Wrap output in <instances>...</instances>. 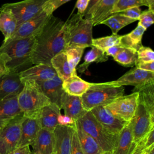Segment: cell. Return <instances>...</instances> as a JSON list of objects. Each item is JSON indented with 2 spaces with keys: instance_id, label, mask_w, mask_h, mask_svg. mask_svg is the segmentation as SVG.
Here are the masks:
<instances>
[{
  "instance_id": "cell-54",
  "label": "cell",
  "mask_w": 154,
  "mask_h": 154,
  "mask_svg": "<svg viewBox=\"0 0 154 154\" xmlns=\"http://www.w3.org/2000/svg\"><path fill=\"white\" fill-rule=\"evenodd\" d=\"M2 127H0V130L2 129Z\"/></svg>"
},
{
  "instance_id": "cell-4",
  "label": "cell",
  "mask_w": 154,
  "mask_h": 154,
  "mask_svg": "<svg viewBox=\"0 0 154 154\" xmlns=\"http://www.w3.org/2000/svg\"><path fill=\"white\" fill-rule=\"evenodd\" d=\"M123 86L113 85L111 81L102 83H91L87 91L81 96L84 108L89 111L93 108L105 106L116 99L123 96Z\"/></svg>"
},
{
  "instance_id": "cell-25",
  "label": "cell",
  "mask_w": 154,
  "mask_h": 154,
  "mask_svg": "<svg viewBox=\"0 0 154 154\" xmlns=\"http://www.w3.org/2000/svg\"><path fill=\"white\" fill-rule=\"evenodd\" d=\"M17 27V20L11 10L2 5L0 7V31L4 36L3 42L11 37Z\"/></svg>"
},
{
  "instance_id": "cell-52",
  "label": "cell",
  "mask_w": 154,
  "mask_h": 154,
  "mask_svg": "<svg viewBox=\"0 0 154 154\" xmlns=\"http://www.w3.org/2000/svg\"><path fill=\"white\" fill-rule=\"evenodd\" d=\"M103 154H113L112 152H103Z\"/></svg>"
},
{
  "instance_id": "cell-47",
  "label": "cell",
  "mask_w": 154,
  "mask_h": 154,
  "mask_svg": "<svg viewBox=\"0 0 154 154\" xmlns=\"http://www.w3.org/2000/svg\"><path fill=\"white\" fill-rule=\"evenodd\" d=\"M123 48H124L123 47L120 45H116V46H114L108 48L105 51V52L108 57L112 56V57H114L116 55H117Z\"/></svg>"
},
{
  "instance_id": "cell-20",
  "label": "cell",
  "mask_w": 154,
  "mask_h": 154,
  "mask_svg": "<svg viewBox=\"0 0 154 154\" xmlns=\"http://www.w3.org/2000/svg\"><path fill=\"white\" fill-rule=\"evenodd\" d=\"M37 82L51 102L57 105L61 108V98L64 92L63 81L56 75L51 79Z\"/></svg>"
},
{
  "instance_id": "cell-43",
  "label": "cell",
  "mask_w": 154,
  "mask_h": 154,
  "mask_svg": "<svg viewBox=\"0 0 154 154\" xmlns=\"http://www.w3.org/2000/svg\"><path fill=\"white\" fill-rule=\"evenodd\" d=\"M135 66V67L141 70L154 72V61L146 63L137 61Z\"/></svg>"
},
{
  "instance_id": "cell-15",
  "label": "cell",
  "mask_w": 154,
  "mask_h": 154,
  "mask_svg": "<svg viewBox=\"0 0 154 154\" xmlns=\"http://www.w3.org/2000/svg\"><path fill=\"white\" fill-rule=\"evenodd\" d=\"M40 129H42V126L40 111L30 116L24 117L21 126V135L17 147L31 145Z\"/></svg>"
},
{
  "instance_id": "cell-48",
  "label": "cell",
  "mask_w": 154,
  "mask_h": 154,
  "mask_svg": "<svg viewBox=\"0 0 154 154\" xmlns=\"http://www.w3.org/2000/svg\"><path fill=\"white\" fill-rule=\"evenodd\" d=\"M7 154H31L29 146L18 147Z\"/></svg>"
},
{
  "instance_id": "cell-16",
  "label": "cell",
  "mask_w": 154,
  "mask_h": 154,
  "mask_svg": "<svg viewBox=\"0 0 154 154\" xmlns=\"http://www.w3.org/2000/svg\"><path fill=\"white\" fill-rule=\"evenodd\" d=\"M75 127L65 126L60 125L56 126L53 131L54 154H70L72 136Z\"/></svg>"
},
{
  "instance_id": "cell-46",
  "label": "cell",
  "mask_w": 154,
  "mask_h": 154,
  "mask_svg": "<svg viewBox=\"0 0 154 154\" xmlns=\"http://www.w3.org/2000/svg\"><path fill=\"white\" fill-rule=\"evenodd\" d=\"M100 0H89V2H88V7L84 13V18H89L93 9L94 8V7H96V5L98 4V2L100 1Z\"/></svg>"
},
{
  "instance_id": "cell-55",
  "label": "cell",
  "mask_w": 154,
  "mask_h": 154,
  "mask_svg": "<svg viewBox=\"0 0 154 154\" xmlns=\"http://www.w3.org/2000/svg\"><path fill=\"white\" fill-rule=\"evenodd\" d=\"M53 154H54V153H53Z\"/></svg>"
},
{
  "instance_id": "cell-36",
  "label": "cell",
  "mask_w": 154,
  "mask_h": 154,
  "mask_svg": "<svg viewBox=\"0 0 154 154\" xmlns=\"http://www.w3.org/2000/svg\"><path fill=\"white\" fill-rule=\"evenodd\" d=\"M84 48L72 46L64 49V52L66 54L69 66L73 72H76V67L79 63L82 57Z\"/></svg>"
},
{
  "instance_id": "cell-14",
  "label": "cell",
  "mask_w": 154,
  "mask_h": 154,
  "mask_svg": "<svg viewBox=\"0 0 154 154\" xmlns=\"http://www.w3.org/2000/svg\"><path fill=\"white\" fill-rule=\"evenodd\" d=\"M23 87L19 73L9 70L0 77V100L18 96Z\"/></svg>"
},
{
  "instance_id": "cell-22",
  "label": "cell",
  "mask_w": 154,
  "mask_h": 154,
  "mask_svg": "<svg viewBox=\"0 0 154 154\" xmlns=\"http://www.w3.org/2000/svg\"><path fill=\"white\" fill-rule=\"evenodd\" d=\"M21 114L23 113L18 105L17 96L0 100V127Z\"/></svg>"
},
{
  "instance_id": "cell-11",
  "label": "cell",
  "mask_w": 154,
  "mask_h": 154,
  "mask_svg": "<svg viewBox=\"0 0 154 154\" xmlns=\"http://www.w3.org/2000/svg\"><path fill=\"white\" fill-rule=\"evenodd\" d=\"M52 15H49L43 10L37 15L17 26L16 30L11 37L2 43L13 40L35 37L42 31Z\"/></svg>"
},
{
  "instance_id": "cell-40",
  "label": "cell",
  "mask_w": 154,
  "mask_h": 154,
  "mask_svg": "<svg viewBox=\"0 0 154 154\" xmlns=\"http://www.w3.org/2000/svg\"><path fill=\"white\" fill-rule=\"evenodd\" d=\"M120 13L130 19L137 20H138L139 17L141 13V10L140 7H135L126 9Z\"/></svg>"
},
{
  "instance_id": "cell-9",
  "label": "cell",
  "mask_w": 154,
  "mask_h": 154,
  "mask_svg": "<svg viewBox=\"0 0 154 154\" xmlns=\"http://www.w3.org/2000/svg\"><path fill=\"white\" fill-rule=\"evenodd\" d=\"M131 121L134 143H137L142 140L154 129V116L151 115L147 108L138 101L135 112Z\"/></svg>"
},
{
  "instance_id": "cell-5",
  "label": "cell",
  "mask_w": 154,
  "mask_h": 154,
  "mask_svg": "<svg viewBox=\"0 0 154 154\" xmlns=\"http://www.w3.org/2000/svg\"><path fill=\"white\" fill-rule=\"evenodd\" d=\"M17 102L24 117L38 112L42 108L51 103L40 85L33 80L23 82V87L17 96Z\"/></svg>"
},
{
  "instance_id": "cell-23",
  "label": "cell",
  "mask_w": 154,
  "mask_h": 154,
  "mask_svg": "<svg viewBox=\"0 0 154 154\" xmlns=\"http://www.w3.org/2000/svg\"><path fill=\"white\" fill-rule=\"evenodd\" d=\"M91 83L87 82L79 77L76 72L67 79L63 81L62 87L64 92L68 94L81 97L89 88Z\"/></svg>"
},
{
  "instance_id": "cell-53",
  "label": "cell",
  "mask_w": 154,
  "mask_h": 154,
  "mask_svg": "<svg viewBox=\"0 0 154 154\" xmlns=\"http://www.w3.org/2000/svg\"><path fill=\"white\" fill-rule=\"evenodd\" d=\"M149 1H151V2H154V0H148Z\"/></svg>"
},
{
  "instance_id": "cell-10",
  "label": "cell",
  "mask_w": 154,
  "mask_h": 154,
  "mask_svg": "<svg viewBox=\"0 0 154 154\" xmlns=\"http://www.w3.org/2000/svg\"><path fill=\"white\" fill-rule=\"evenodd\" d=\"M138 96V92L134 91L129 95L122 96L116 99L105 106L114 115L128 122L135 114Z\"/></svg>"
},
{
  "instance_id": "cell-1",
  "label": "cell",
  "mask_w": 154,
  "mask_h": 154,
  "mask_svg": "<svg viewBox=\"0 0 154 154\" xmlns=\"http://www.w3.org/2000/svg\"><path fill=\"white\" fill-rule=\"evenodd\" d=\"M64 22L53 14L42 31L35 37V44L31 61L32 64L51 65V59L64 51Z\"/></svg>"
},
{
  "instance_id": "cell-45",
  "label": "cell",
  "mask_w": 154,
  "mask_h": 154,
  "mask_svg": "<svg viewBox=\"0 0 154 154\" xmlns=\"http://www.w3.org/2000/svg\"><path fill=\"white\" fill-rule=\"evenodd\" d=\"M153 133H154V129H152L149 132V133L144 138V150L149 149L152 145L154 144V138H153Z\"/></svg>"
},
{
  "instance_id": "cell-2",
  "label": "cell",
  "mask_w": 154,
  "mask_h": 154,
  "mask_svg": "<svg viewBox=\"0 0 154 154\" xmlns=\"http://www.w3.org/2000/svg\"><path fill=\"white\" fill-rule=\"evenodd\" d=\"M35 44V37L2 43L0 46V60L8 70L20 73L31 67Z\"/></svg>"
},
{
  "instance_id": "cell-7",
  "label": "cell",
  "mask_w": 154,
  "mask_h": 154,
  "mask_svg": "<svg viewBox=\"0 0 154 154\" xmlns=\"http://www.w3.org/2000/svg\"><path fill=\"white\" fill-rule=\"evenodd\" d=\"M23 119V114H19L0 130V154H7L17 147Z\"/></svg>"
},
{
  "instance_id": "cell-19",
  "label": "cell",
  "mask_w": 154,
  "mask_h": 154,
  "mask_svg": "<svg viewBox=\"0 0 154 154\" xmlns=\"http://www.w3.org/2000/svg\"><path fill=\"white\" fill-rule=\"evenodd\" d=\"M31 154H53L54 139L53 132L42 128L31 145Z\"/></svg>"
},
{
  "instance_id": "cell-13",
  "label": "cell",
  "mask_w": 154,
  "mask_h": 154,
  "mask_svg": "<svg viewBox=\"0 0 154 154\" xmlns=\"http://www.w3.org/2000/svg\"><path fill=\"white\" fill-rule=\"evenodd\" d=\"M111 82L117 86L133 85L134 87H140L154 82V72L135 67L127 72L118 79L111 81Z\"/></svg>"
},
{
  "instance_id": "cell-39",
  "label": "cell",
  "mask_w": 154,
  "mask_h": 154,
  "mask_svg": "<svg viewBox=\"0 0 154 154\" xmlns=\"http://www.w3.org/2000/svg\"><path fill=\"white\" fill-rule=\"evenodd\" d=\"M71 0H49L45 5L43 10L49 15L53 14V12L62 5Z\"/></svg>"
},
{
  "instance_id": "cell-51",
  "label": "cell",
  "mask_w": 154,
  "mask_h": 154,
  "mask_svg": "<svg viewBox=\"0 0 154 154\" xmlns=\"http://www.w3.org/2000/svg\"><path fill=\"white\" fill-rule=\"evenodd\" d=\"M141 154H148V151H147V149H146V150H144L143 152V153H142Z\"/></svg>"
},
{
  "instance_id": "cell-49",
  "label": "cell",
  "mask_w": 154,
  "mask_h": 154,
  "mask_svg": "<svg viewBox=\"0 0 154 154\" xmlns=\"http://www.w3.org/2000/svg\"><path fill=\"white\" fill-rule=\"evenodd\" d=\"M144 138L142 140L137 143L135 148L133 150V151L130 154H141L143 153V152L144 150Z\"/></svg>"
},
{
  "instance_id": "cell-6",
  "label": "cell",
  "mask_w": 154,
  "mask_h": 154,
  "mask_svg": "<svg viewBox=\"0 0 154 154\" xmlns=\"http://www.w3.org/2000/svg\"><path fill=\"white\" fill-rule=\"evenodd\" d=\"M81 128L94 138L103 152H113L119 135L109 132L94 118L90 111L76 121Z\"/></svg>"
},
{
  "instance_id": "cell-29",
  "label": "cell",
  "mask_w": 154,
  "mask_h": 154,
  "mask_svg": "<svg viewBox=\"0 0 154 154\" xmlns=\"http://www.w3.org/2000/svg\"><path fill=\"white\" fill-rule=\"evenodd\" d=\"M146 29L138 25L130 33L121 35L120 46L138 51L142 45V37Z\"/></svg>"
},
{
  "instance_id": "cell-31",
  "label": "cell",
  "mask_w": 154,
  "mask_h": 154,
  "mask_svg": "<svg viewBox=\"0 0 154 154\" xmlns=\"http://www.w3.org/2000/svg\"><path fill=\"white\" fill-rule=\"evenodd\" d=\"M107 60L108 56L105 51L92 46L91 49L86 54L84 62L78 66H76V70H78L81 73H84L87 70L89 66L92 63L105 62Z\"/></svg>"
},
{
  "instance_id": "cell-28",
  "label": "cell",
  "mask_w": 154,
  "mask_h": 154,
  "mask_svg": "<svg viewBox=\"0 0 154 154\" xmlns=\"http://www.w3.org/2000/svg\"><path fill=\"white\" fill-rule=\"evenodd\" d=\"M132 91L138 92L137 101L143 104L151 115L154 116V82L134 87Z\"/></svg>"
},
{
  "instance_id": "cell-24",
  "label": "cell",
  "mask_w": 154,
  "mask_h": 154,
  "mask_svg": "<svg viewBox=\"0 0 154 154\" xmlns=\"http://www.w3.org/2000/svg\"><path fill=\"white\" fill-rule=\"evenodd\" d=\"M61 108L56 104L51 103L40 111V119L42 128L53 132L58 125L57 119Z\"/></svg>"
},
{
  "instance_id": "cell-32",
  "label": "cell",
  "mask_w": 154,
  "mask_h": 154,
  "mask_svg": "<svg viewBox=\"0 0 154 154\" xmlns=\"http://www.w3.org/2000/svg\"><path fill=\"white\" fill-rule=\"evenodd\" d=\"M135 21L136 20L130 19L120 13H116L111 14L104 20L101 22L100 24L106 25L111 29L112 34H117L122 28Z\"/></svg>"
},
{
  "instance_id": "cell-17",
  "label": "cell",
  "mask_w": 154,
  "mask_h": 154,
  "mask_svg": "<svg viewBox=\"0 0 154 154\" xmlns=\"http://www.w3.org/2000/svg\"><path fill=\"white\" fill-rule=\"evenodd\" d=\"M21 81L23 83L27 80L42 82L55 77L57 73L51 65L38 64L19 73Z\"/></svg>"
},
{
  "instance_id": "cell-37",
  "label": "cell",
  "mask_w": 154,
  "mask_h": 154,
  "mask_svg": "<svg viewBox=\"0 0 154 154\" xmlns=\"http://www.w3.org/2000/svg\"><path fill=\"white\" fill-rule=\"evenodd\" d=\"M138 20V24L146 29L154 22V10L148 9L141 12Z\"/></svg>"
},
{
  "instance_id": "cell-34",
  "label": "cell",
  "mask_w": 154,
  "mask_h": 154,
  "mask_svg": "<svg viewBox=\"0 0 154 154\" xmlns=\"http://www.w3.org/2000/svg\"><path fill=\"white\" fill-rule=\"evenodd\" d=\"M114 60L125 67H132L138 60L137 51L124 48L117 55L113 57Z\"/></svg>"
},
{
  "instance_id": "cell-38",
  "label": "cell",
  "mask_w": 154,
  "mask_h": 154,
  "mask_svg": "<svg viewBox=\"0 0 154 154\" xmlns=\"http://www.w3.org/2000/svg\"><path fill=\"white\" fill-rule=\"evenodd\" d=\"M137 61L141 62H152L154 61L153 51L149 47L141 46L137 51Z\"/></svg>"
},
{
  "instance_id": "cell-3",
  "label": "cell",
  "mask_w": 154,
  "mask_h": 154,
  "mask_svg": "<svg viewBox=\"0 0 154 154\" xmlns=\"http://www.w3.org/2000/svg\"><path fill=\"white\" fill-rule=\"evenodd\" d=\"M93 26L90 18H84L78 13L70 16L64 25V49L91 47Z\"/></svg>"
},
{
  "instance_id": "cell-21",
  "label": "cell",
  "mask_w": 154,
  "mask_h": 154,
  "mask_svg": "<svg viewBox=\"0 0 154 154\" xmlns=\"http://www.w3.org/2000/svg\"><path fill=\"white\" fill-rule=\"evenodd\" d=\"M133 141L132 123L129 121L122 129L119 135L113 154H130L137 146Z\"/></svg>"
},
{
  "instance_id": "cell-42",
  "label": "cell",
  "mask_w": 154,
  "mask_h": 154,
  "mask_svg": "<svg viewBox=\"0 0 154 154\" xmlns=\"http://www.w3.org/2000/svg\"><path fill=\"white\" fill-rule=\"evenodd\" d=\"M70 154H83L82 150L81 149L77 133L76 131V127L75 129L73 132V136H72V147H71V152Z\"/></svg>"
},
{
  "instance_id": "cell-41",
  "label": "cell",
  "mask_w": 154,
  "mask_h": 154,
  "mask_svg": "<svg viewBox=\"0 0 154 154\" xmlns=\"http://www.w3.org/2000/svg\"><path fill=\"white\" fill-rule=\"evenodd\" d=\"M58 125L65 126H71L75 127L76 126V122L74 119H73L70 116H66L65 114H61V113L59 114L57 119Z\"/></svg>"
},
{
  "instance_id": "cell-35",
  "label": "cell",
  "mask_w": 154,
  "mask_h": 154,
  "mask_svg": "<svg viewBox=\"0 0 154 154\" xmlns=\"http://www.w3.org/2000/svg\"><path fill=\"white\" fill-rule=\"evenodd\" d=\"M121 35L112 34L111 35L93 38L91 46L96 47L105 51L108 48L120 45Z\"/></svg>"
},
{
  "instance_id": "cell-30",
  "label": "cell",
  "mask_w": 154,
  "mask_h": 154,
  "mask_svg": "<svg viewBox=\"0 0 154 154\" xmlns=\"http://www.w3.org/2000/svg\"><path fill=\"white\" fill-rule=\"evenodd\" d=\"M51 65L55 70L57 76L64 81L69 78L73 72L69 64V61L64 52L59 53L51 60Z\"/></svg>"
},
{
  "instance_id": "cell-12",
  "label": "cell",
  "mask_w": 154,
  "mask_h": 154,
  "mask_svg": "<svg viewBox=\"0 0 154 154\" xmlns=\"http://www.w3.org/2000/svg\"><path fill=\"white\" fill-rule=\"evenodd\" d=\"M90 112L100 125L114 135H119L124 126L129 122L114 115L105 106L93 108Z\"/></svg>"
},
{
  "instance_id": "cell-33",
  "label": "cell",
  "mask_w": 154,
  "mask_h": 154,
  "mask_svg": "<svg viewBox=\"0 0 154 154\" xmlns=\"http://www.w3.org/2000/svg\"><path fill=\"white\" fill-rule=\"evenodd\" d=\"M143 5L147 6L149 7V9L154 10V2H151L148 0H117L111 11V14L116 13H121L132 7Z\"/></svg>"
},
{
  "instance_id": "cell-27",
  "label": "cell",
  "mask_w": 154,
  "mask_h": 154,
  "mask_svg": "<svg viewBox=\"0 0 154 154\" xmlns=\"http://www.w3.org/2000/svg\"><path fill=\"white\" fill-rule=\"evenodd\" d=\"M76 131L83 154H103L100 146L91 136L85 133L76 122Z\"/></svg>"
},
{
  "instance_id": "cell-50",
  "label": "cell",
  "mask_w": 154,
  "mask_h": 154,
  "mask_svg": "<svg viewBox=\"0 0 154 154\" xmlns=\"http://www.w3.org/2000/svg\"><path fill=\"white\" fill-rule=\"evenodd\" d=\"M8 71L9 70L6 68L3 63L0 60V77Z\"/></svg>"
},
{
  "instance_id": "cell-8",
  "label": "cell",
  "mask_w": 154,
  "mask_h": 154,
  "mask_svg": "<svg viewBox=\"0 0 154 154\" xmlns=\"http://www.w3.org/2000/svg\"><path fill=\"white\" fill-rule=\"evenodd\" d=\"M49 1L23 0L17 2L7 3L2 5L11 10L19 26L43 11L45 5Z\"/></svg>"
},
{
  "instance_id": "cell-18",
  "label": "cell",
  "mask_w": 154,
  "mask_h": 154,
  "mask_svg": "<svg viewBox=\"0 0 154 154\" xmlns=\"http://www.w3.org/2000/svg\"><path fill=\"white\" fill-rule=\"evenodd\" d=\"M61 109L64 110L65 115L70 116L75 121L88 112L84 108L80 97L68 94L64 91L61 98Z\"/></svg>"
},
{
  "instance_id": "cell-44",
  "label": "cell",
  "mask_w": 154,
  "mask_h": 154,
  "mask_svg": "<svg viewBox=\"0 0 154 154\" xmlns=\"http://www.w3.org/2000/svg\"><path fill=\"white\" fill-rule=\"evenodd\" d=\"M89 0H77L76 7L78 8V14L84 17V13L88 7Z\"/></svg>"
},
{
  "instance_id": "cell-26",
  "label": "cell",
  "mask_w": 154,
  "mask_h": 154,
  "mask_svg": "<svg viewBox=\"0 0 154 154\" xmlns=\"http://www.w3.org/2000/svg\"><path fill=\"white\" fill-rule=\"evenodd\" d=\"M117 0H100L93 9L90 19L93 26L100 24L111 14Z\"/></svg>"
}]
</instances>
